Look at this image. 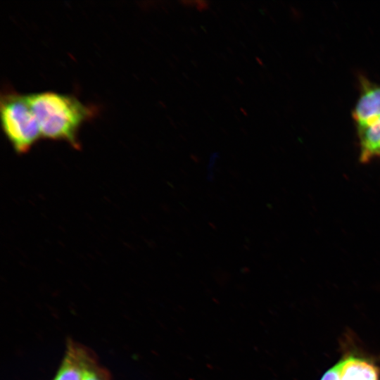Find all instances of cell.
Here are the masks:
<instances>
[{
    "label": "cell",
    "instance_id": "obj_6",
    "mask_svg": "<svg viewBox=\"0 0 380 380\" xmlns=\"http://www.w3.org/2000/svg\"><path fill=\"white\" fill-rule=\"evenodd\" d=\"M358 133L360 161L368 163L378 156L380 150V117L371 125Z\"/></svg>",
    "mask_w": 380,
    "mask_h": 380
},
{
    "label": "cell",
    "instance_id": "obj_1",
    "mask_svg": "<svg viewBox=\"0 0 380 380\" xmlns=\"http://www.w3.org/2000/svg\"><path fill=\"white\" fill-rule=\"evenodd\" d=\"M37 121L42 137L63 140L78 148L77 132L80 125L94 113L72 96L53 91L27 95Z\"/></svg>",
    "mask_w": 380,
    "mask_h": 380
},
{
    "label": "cell",
    "instance_id": "obj_8",
    "mask_svg": "<svg viewBox=\"0 0 380 380\" xmlns=\"http://www.w3.org/2000/svg\"><path fill=\"white\" fill-rule=\"evenodd\" d=\"M320 380H340L337 365L336 364L329 369L324 374Z\"/></svg>",
    "mask_w": 380,
    "mask_h": 380
},
{
    "label": "cell",
    "instance_id": "obj_3",
    "mask_svg": "<svg viewBox=\"0 0 380 380\" xmlns=\"http://www.w3.org/2000/svg\"><path fill=\"white\" fill-rule=\"evenodd\" d=\"M360 94L352 112L357 132L371 125L380 117V84L360 78Z\"/></svg>",
    "mask_w": 380,
    "mask_h": 380
},
{
    "label": "cell",
    "instance_id": "obj_10",
    "mask_svg": "<svg viewBox=\"0 0 380 380\" xmlns=\"http://www.w3.org/2000/svg\"><path fill=\"white\" fill-rule=\"evenodd\" d=\"M378 156H380V150L379 151Z\"/></svg>",
    "mask_w": 380,
    "mask_h": 380
},
{
    "label": "cell",
    "instance_id": "obj_2",
    "mask_svg": "<svg viewBox=\"0 0 380 380\" xmlns=\"http://www.w3.org/2000/svg\"><path fill=\"white\" fill-rule=\"evenodd\" d=\"M0 111L3 130L15 151L18 153L27 152L42 137L27 95L13 92L2 94Z\"/></svg>",
    "mask_w": 380,
    "mask_h": 380
},
{
    "label": "cell",
    "instance_id": "obj_7",
    "mask_svg": "<svg viewBox=\"0 0 380 380\" xmlns=\"http://www.w3.org/2000/svg\"><path fill=\"white\" fill-rule=\"evenodd\" d=\"M83 380H110L108 372L94 357L87 365Z\"/></svg>",
    "mask_w": 380,
    "mask_h": 380
},
{
    "label": "cell",
    "instance_id": "obj_9",
    "mask_svg": "<svg viewBox=\"0 0 380 380\" xmlns=\"http://www.w3.org/2000/svg\"><path fill=\"white\" fill-rule=\"evenodd\" d=\"M181 3L186 6H196L200 11L208 7V2L206 1H182Z\"/></svg>",
    "mask_w": 380,
    "mask_h": 380
},
{
    "label": "cell",
    "instance_id": "obj_4",
    "mask_svg": "<svg viewBox=\"0 0 380 380\" xmlns=\"http://www.w3.org/2000/svg\"><path fill=\"white\" fill-rule=\"evenodd\" d=\"M94 357L84 346L70 341L52 380H83L87 365Z\"/></svg>",
    "mask_w": 380,
    "mask_h": 380
},
{
    "label": "cell",
    "instance_id": "obj_5",
    "mask_svg": "<svg viewBox=\"0 0 380 380\" xmlns=\"http://www.w3.org/2000/svg\"><path fill=\"white\" fill-rule=\"evenodd\" d=\"M336 365L340 380H379V367L365 358L348 355Z\"/></svg>",
    "mask_w": 380,
    "mask_h": 380
}]
</instances>
